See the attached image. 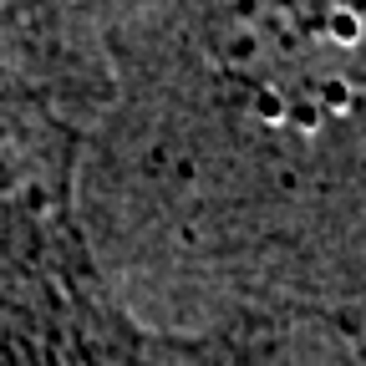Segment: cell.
<instances>
[{
    "instance_id": "cell-3",
    "label": "cell",
    "mask_w": 366,
    "mask_h": 366,
    "mask_svg": "<svg viewBox=\"0 0 366 366\" xmlns=\"http://www.w3.org/2000/svg\"><path fill=\"white\" fill-rule=\"evenodd\" d=\"M331 31H336L341 41H356V16H351V11H341V16H331Z\"/></svg>"
},
{
    "instance_id": "cell-2",
    "label": "cell",
    "mask_w": 366,
    "mask_h": 366,
    "mask_svg": "<svg viewBox=\"0 0 366 366\" xmlns=\"http://www.w3.org/2000/svg\"><path fill=\"white\" fill-rule=\"evenodd\" d=\"M326 107H331V112H346V107H351V92H346L341 81H331V86H326Z\"/></svg>"
},
{
    "instance_id": "cell-1",
    "label": "cell",
    "mask_w": 366,
    "mask_h": 366,
    "mask_svg": "<svg viewBox=\"0 0 366 366\" xmlns=\"http://www.w3.org/2000/svg\"><path fill=\"white\" fill-rule=\"evenodd\" d=\"M254 112H259V117H269V122H274V117H285L280 92H259V97H254Z\"/></svg>"
},
{
    "instance_id": "cell-4",
    "label": "cell",
    "mask_w": 366,
    "mask_h": 366,
    "mask_svg": "<svg viewBox=\"0 0 366 366\" xmlns=\"http://www.w3.org/2000/svg\"><path fill=\"white\" fill-rule=\"evenodd\" d=\"M290 122H295V127H305V132H310V127H315V122H320V112H315V107H305V102H300V107H290Z\"/></svg>"
}]
</instances>
